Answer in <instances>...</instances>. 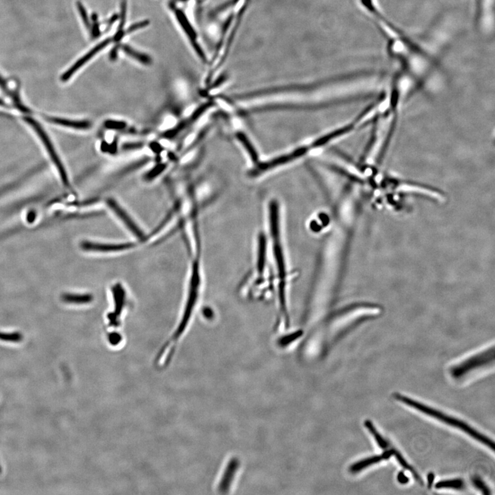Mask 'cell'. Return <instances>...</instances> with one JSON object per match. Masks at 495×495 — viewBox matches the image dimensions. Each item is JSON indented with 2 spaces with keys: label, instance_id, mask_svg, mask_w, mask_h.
Here are the masks:
<instances>
[{
  "label": "cell",
  "instance_id": "cell-19",
  "mask_svg": "<svg viewBox=\"0 0 495 495\" xmlns=\"http://www.w3.org/2000/svg\"><path fill=\"white\" fill-rule=\"evenodd\" d=\"M0 86L3 88V89L6 90V83L3 80L2 77L0 76Z\"/></svg>",
  "mask_w": 495,
  "mask_h": 495
},
{
  "label": "cell",
  "instance_id": "cell-6",
  "mask_svg": "<svg viewBox=\"0 0 495 495\" xmlns=\"http://www.w3.org/2000/svg\"><path fill=\"white\" fill-rule=\"evenodd\" d=\"M107 205L112 209V210L114 211V213L116 214L118 218L121 220V221L123 222V223L129 228V230H131L133 234H135V236L139 237V238H142L144 237L143 233H142V230L137 226L135 225V222L133 220L130 218L126 211L123 209L121 206L119 205L115 200L113 199H108L107 200Z\"/></svg>",
  "mask_w": 495,
  "mask_h": 495
},
{
  "label": "cell",
  "instance_id": "cell-2",
  "mask_svg": "<svg viewBox=\"0 0 495 495\" xmlns=\"http://www.w3.org/2000/svg\"><path fill=\"white\" fill-rule=\"evenodd\" d=\"M494 362L495 349L492 347L452 366L449 369V373L453 379L461 380L480 368L489 367L494 364Z\"/></svg>",
  "mask_w": 495,
  "mask_h": 495
},
{
  "label": "cell",
  "instance_id": "cell-10",
  "mask_svg": "<svg viewBox=\"0 0 495 495\" xmlns=\"http://www.w3.org/2000/svg\"><path fill=\"white\" fill-rule=\"evenodd\" d=\"M176 17H177L178 21H179V24L182 26L183 31L186 33V34L188 35V38L193 42V44L196 43L195 42V40H196L197 35L196 33L193 29L191 24H190L189 21L186 18V16L184 14L182 13L181 10H177L176 11Z\"/></svg>",
  "mask_w": 495,
  "mask_h": 495
},
{
  "label": "cell",
  "instance_id": "cell-7",
  "mask_svg": "<svg viewBox=\"0 0 495 495\" xmlns=\"http://www.w3.org/2000/svg\"><path fill=\"white\" fill-rule=\"evenodd\" d=\"M239 466V461L237 458H232L229 461L228 466L225 469L223 476L222 477L221 482H220L219 486H218V490L220 493H227L228 492Z\"/></svg>",
  "mask_w": 495,
  "mask_h": 495
},
{
  "label": "cell",
  "instance_id": "cell-3",
  "mask_svg": "<svg viewBox=\"0 0 495 495\" xmlns=\"http://www.w3.org/2000/svg\"><path fill=\"white\" fill-rule=\"evenodd\" d=\"M26 122L29 123L31 125L32 128L34 129L39 136L40 137V139H41L42 142H43L44 145L46 148V150L47 153H48L49 156H50L51 159L53 162L54 165L57 167L63 182L65 184L68 185V179L66 171H65L64 167L63 166V164L60 161L59 156H58L55 149H54L53 145H52V142H51L50 139L47 136L46 133L44 131L41 126L38 124L34 119H32L31 118H26Z\"/></svg>",
  "mask_w": 495,
  "mask_h": 495
},
{
  "label": "cell",
  "instance_id": "cell-4",
  "mask_svg": "<svg viewBox=\"0 0 495 495\" xmlns=\"http://www.w3.org/2000/svg\"><path fill=\"white\" fill-rule=\"evenodd\" d=\"M396 450L397 449L392 446L389 450H383L382 453L369 456V457L356 461L349 467V471L352 474L359 473L362 470L367 469L369 467L373 466V465L379 464L383 461L389 460L391 457H394V452H396Z\"/></svg>",
  "mask_w": 495,
  "mask_h": 495
},
{
  "label": "cell",
  "instance_id": "cell-11",
  "mask_svg": "<svg viewBox=\"0 0 495 495\" xmlns=\"http://www.w3.org/2000/svg\"><path fill=\"white\" fill-rule=\"evenodd\" d=\"M61 299L67 304H87L92 301V296L88 294L65 293L61 296Z\"/></svg>",
  "mask_w": 495,
  "mask_h": 495
},
{
  "label": "cell",
  "instance_id": "cell-12",
  "mask_svg": "<svg viewBox=\"0 0 495 495\" xmlns=\"http://www.w3.org/2000/svg\"><path fill=\"white\" fill-rule=\"evenodd\" d=\"M122 47L123 51H124L126 54H128L130 57L137 60V61L142 63V64L149 65L151 63V58L149 57V56H147V54L139 52L138 51L135 50V49L132 48V47L129 46L128 45H123Z\"/></svg>",
  "mask_w": 495,
  "mask_h": 495
},
{
  "label": "cell",
  "instance_id": "cell-8",
  "mask_svg": "<svg viewBox=\"0 0 495 495\" xmlns=\"http://www.w3.org/2000/svg\"><path fill=\"white\" fill-rule=\"evenodd\" d=\"M435 488L438 490H454V491H465L466 485L465 481L461 478L443 480L437 482Z\"/></svg>",
  "mask_w": 495,
  "mask_h": 495
},
{
  "label": "cell",
  "instance_id": "cell-5",
  "mask_svg": "<svg viewBox=\"0 0 495 495\" xmlns=\"http://www.w3.org/2000/svg\"><path fill=\"white\" fill-rule=\"evenodd\" d=\"M110 42L111 40H110V39H107V40H104V41L100 42V43L98 44L96 46L94 47V48L91 49L89 52H88L85 56H84V57L78 60V61H77V62H76L75 64L71 67V68H70L69 69L67 70V71L63 74L62 77H61V81H62V82H67V81L69 80L72 76L75 75L77 71H78V70L80 69L82 67L84 66L86 63H88V61L91 59V58L94 57V56L98 53V52H99L100 50H102V49H103L104 47H107V45L110 44Z\"/></svg>",
  "mask_w": 495,
  "mask_h": 495
},
{
  "label": "cell",
  "instance_id": "cell-16",
  "mask_svg": "<svg viewBox=\"0 0 495 495\" xmlns=\"http://www.w3.org/2000/svg\"><path fill=\"white\" fill-rule=\"evenodd\" d=\"M149 22H148V21H143V22L136 23V24H133V25L130 26V27L128 29V31H126V33H128H128H131L132 32L135 31H137V30L145 27V26L149 25Z\"/></svg>",
  "mask_w": 495,
  "mask_h": 495
},
{
  "label": "cell",
  "instance_id": "cell-17",
  "mask_svg": "<svg viewBox=\"0 0 495 495\" xmlns=\"http://www.w3.org/2000/svg\"><path fill=\"white\" fill-rule=\"evenodd\" d=\"M397 479L398 482L401 484H406V483H408V481H409V480H408V477L406 476V474L403 473V472H401V473L398 474Z\"/></svg>",
  "mask_w": 495,
  "mask_h": 495
},
{
  "label": "cell",
  "instance_id": "cell-9",
  "mask_svg": "<svg viewBox=\"0 0 495 495\" xmlns=\"http://www.w3.org/2000/svg\"><path fill=\"white\" fill-rule=\"evenodd\" d=\"M47 120L54 124L67 127V128L76 129V130H88L91 128V123L88 122V121H70V120L57 119V118H47Z\"/></svg>",
  "mask_w": 495,
  "mask_h": 495
},
{
  "label": "cell",
  "instance_id": "cell-1",
  "mask_svg": "<svg viewBox=\"0 0 495 495\" xmlns=\"http://www.w3.org/2000/svg\"><path fill=\"white\" fill-rule=\"evenodd\" d=\"M394 398L402 404L409 406L410 408L420 412L421 413L424 414L426 416L432 417L434 420L442 422L446 425L459 430L461 432L464 433L467 436L474 439L494 451V442L491 438H488L485 435L477 431L473 426L466 423L464 421L459 420L457 417L445 413L441 410L433 408L432 406H428V405L423 404L420 402L415 401L413 398L399 394V393H395L394 394Z\"/></svg>",
  "mask_w": 495,
  "mask_h": 495
},
{
  "label": "cell",
  "instance_id": "cell-18",
  "mask_svg": "<svg viewBox=\"0 0 495 495\" xmlns=\"http://www.w3.org/2000/svg\"><path fill=\"white\" fill-rule=\"evenodd\" d=\"M435 477H436V475H435L434 473H429L428 474L426 481H427V486L429 489H431L433 484H434Z\"/></svg>",
  "mask_w": 495,
  "mask_h": 495
},
{
  "label": "cell",
  "instance_id": "cell-14",
  "mask_svg": "<svg viewBox=\"0 0 495 495\" xmlns=\"http://www.w3.org/2000/svg\"><path fill=\"white\" fill-rule=\"evenodd\" d=\"M472 484L477 490L480 491L482 494L484 495H490L491 494V489L489 487V486L486 484L485 482L482 480L481 477L479 476L473 477L471 479Z\"/></svg>",
  "mask_w": 495,
  "mask_h": 495
},
{
  "label": "cell",
  "instance_id": "cell-13",
  "mask_svg": "<svg viewBox=\"0 0 495 495\" xmlns=\"http://www.w3.org/2000/svg\"><path fill=\"white\" fill-rule=\"evenodd\" d=\"M23 335L19 332H0V341L8 343H19L23 340Z\"/></svg>",
  "mask_w": 495,
  "mask_h": 495
},
{
  "label": "cell",
  "instance_id": "cell-15",
  "mask_svg": "<svg viewBox=\"0 0 495 495\" xmlns=\"http://www.w3.org/2000/svg\"><path fill=\"white\" fill-rule=\"evenodd\" d=\"M77 6H78L79 13H80L81 17H82L83 21H84V24H85L87 29H89L90 26V24L87 12H86V10L85 9V8H84V5H82L80 2H79Z\"/></svg>",
  "mask_w": 495,
  "mask_h": 495
}]
</instances>
